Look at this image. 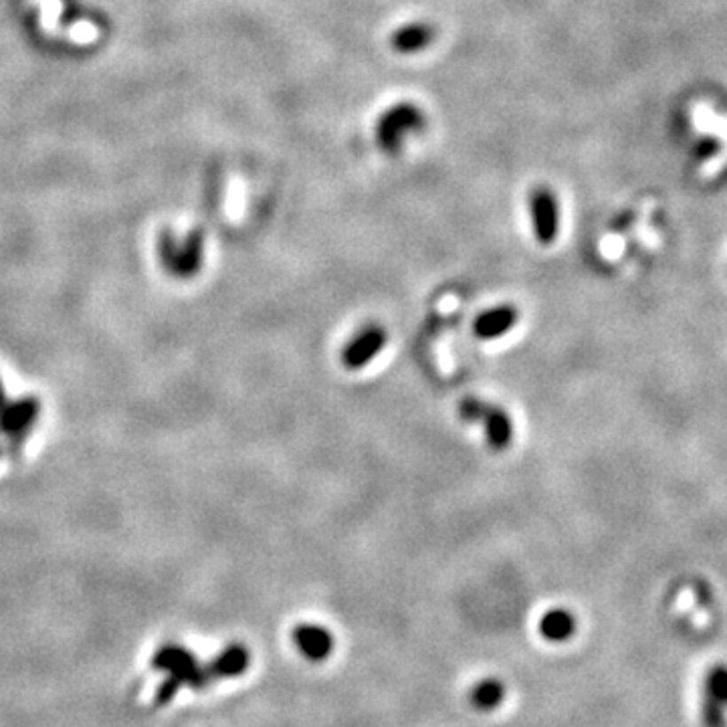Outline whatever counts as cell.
Wrapping results in <instances>:
<instances>
[{
    "mask_svg": "<svg viewBox=\"0 0 727 727\" xmlns=\"http://www.w3.org/2000/svg\"><path fill=\"white\" fill-rule=\"evenodd\" d=\"M503 697H505L503 683H499L497 679H485L473 689L471 699L475 703V707L494 709L503 701Z\"/></svg>",
    "mask_w": 727,
    "mask_h": 727,
    "instance_id": "obj_13",
    "label": "cell"
},
{
    "mask_svg": "<svg viewBox=\"0 0 727 727\" xmlns=\"http://www.w3.org/2000/svg\"><path fill=\"white\" fill-rule=\"evenodd\" d=\"M293 641H296L299 652L310 660H323L332 655L334 636L326 627L320 624L304 622L293 628Z\"/></svg>",
    "mask_w": 727,
    "mask_h": 727,
    "instance_id": "obj_6",
    "label": "cell"
},
{
    "mask_svg": "<svg viewBox=\"0 0 727 727\" xmlns=\"http://www.w3.org/2000/svg\"><path fill=\"white\" fill-rule=\"evenodd\" d=\"M386 329L382 326H366L364 329L352 337L348 342V346L342 352V364L346 366L348 370H360L364 366H368L374 358H376L382 348L386 346Z\"/></svg>",
    "mask_w": 727,
    "mask_h": 727,
    "instance_id": "obj_5",
    "label": "cell"
},
{
    "mask_svg": "<svg viewBox=\"0 0 727 727\" xmlns=\"http://www.w3.org/2000/svg\"><path fill=\"white\" fill-rule=\"evenodd\" d=\"M527 207H530L535 239L541 245H552L560 233V204H557L554 190L548 186H535L527 198Z\"/></svg>",
    "mask_w": 727,
    "mask_h": 727,
    "instance_id": "obj_4",
    "label": "cell"
},
{
    "mask_svg": "<svg viewBox=\"0 0 727 727\" xmlns=\"http://www.w3.org/2000/svg\"><path fill=\"white\" fill-rule=\"evenodd\" d=\"M424 114L410 101H400L388 107L376 122V142L382 152L399 154L404 139L424 128Z\"/></svg>",
    "mask_w": 727,
    "mask_h": 727,
    "instance_id": "obj_1",
    "label": "cell"
},
{
    "mask_svg": "<svg viewBox=\"0 0 727 727\" xmlns=\"http://www.w3.org/2000/svg\"><path fill=\"white\" fill-rule=\"evenodd\" d=\"M518 318L519 312L513 305L510 304L495 305L494 310H487L481 315H477V320L473 323V334L479 337V340H495V337L508 334L518 323Z\"/></svg>",
    "mask_w": 727,
    "mask_h": 727,
    "instance_id": "obj_7",
    "label": "cell"
},
{
    "mask_svg": "<svg viewBox=\"0 0 727 727\" xmlns=\"http://www.w3.org/2000/svg\"><path fill=\"white\" fill-rule=\"evenodd\" d=\"M36 402L35 400H23L19 404H12V407H4L3 413H0V418H3V429L14 432V435H19V432H25L28 427H31L35 416H36Z\"/></svg>",
    "mask_w": 727,
    "mask_h": 727,
    "instance_id": "obj_12",
    "label": "cell"
},
{
    "mask_svg": "<svg viewBox=\"0 0 727 727\" xmlns=\"http://www.w3.org/2000/svg\"><path fill=\"white\" fill-rule=\"evenodd\" d=\"M154 669L166 671L168 675H174L176 679H180L182 685L193 687V689H202L210 681L209 673L204 667L198 665L196 657L193 652H188L186 649L176 644H164L156 651V655L152 659Z\"/></svg>",
    "mask_w": 727,
    "mask_h": 727,
    "instance_id": "obj_3",
    "label": "cell"
},
{
    "mask_svg": "<svg viewBox=\"0 0 727 727\" xmlns=\"http://www.w3.org/2000/svg\"><path fill=\"white\" fill-rule=\"evenodd\" d=\"M487 404L489 402L475 399V396H467V399H462L459 404V415L462 421H467V423H479L485 415Z\"/></svg>",
    "mask_w": 727,
    "mask_h": 727,
    "instance_id": "obj_14",
    "label": "cell"
},
{
    "mask_svg": "<svg viewBox=\"0 0 727 727\" xmlns=\"http://www.w3.org/2000/svg\"><path fill=\"white\" fill-rule=\"evenodd\" d=\"M479 423L483 424L485 439H487V445L491 449L494 451L508 449L513 440V423L508 410L499 408L495 404L489 402Z\"/></svg>",
    "mask_w": 727,
    "mask_h": 727,
    "instance_id": "obj_8",
    "label": "cell"
},
{
    "mask_svg": "<svg viewBox=\"0 0 727 727\" xmlns=\"http://www.w3.org/2000/svg\"><path fill=\"white\" fill-rule=\"evenodd\" d=\"M699 719L703 727H727V663L709 665L703 675Z\"/></svg>",
    "mask_w": 727,
    "mask_h": 727,
    "instance_id": "obj_2",
    "label": "cell"
},
{
    "mask_svg": "<svg viewBox=\"0 0 727 727\" xmlns=\"http://www.w3.org/2000/svg\"><path fill=\"white\" fill-rule=\"evenodd\" d=\"M540 633L543 638L552 643H562L576 633V619L574 614L565 608H552L541 616L540 620Z\"/></svg>",
    "mask_w": 727,
    "mask_h": 727,
    "instance_id": "obj_11",
    "label": "cell"
},
{
    "mask_svg": "<svg viewBox=\"0 0 727 727\" xmlns=\"http://www.w3.org/2000/svg\"><path fill=\"white\" fill-rule=\"evenodd\" d=\"M251 655L242 644H231L220 652V655L210 660L207 673L210 679H233L249 669Z\"/></svg>",
    "mask_w": 727,
    "mask_h": 727,
    "instance_id": "obj_10",
    "label": "cell"
},
{
    "mask_svg": "<svg viewBox=\"0 0 727 727\" xmlns=\"http://www.w3.org/2000/svg\"><path fill=\"white\" fill-rule=\"evenodd\" d=\"M3 400H4V394H3V388H0V413H3V410H4Z\"/></svg>",
    "mask_w": 727,
    "mask_h": 727,
    "instance_id": "obj_16",
    "label": "cell"
},
{
    "mask_svg": "<svg viewBox=\"0 0 727 727\" xmlns=\"http://www.w3.org/2000/svg\"><path fill=\"white\" fill-rule=\"evenodd\" d=\"M435 41V28L429 23H408L391 35V47L400 55H415Z\"/></svg>",
    "mask_w": 727,
    "mask_h": 727,
    "instance_id": "obj_9",
    "label": "cell"
},
{
    "mask_svg": "<svg viewBox=\"0 0 727 727\" xmlns=\"http://www.w3.org/2000/svg\"><path fill=\"white\" fill-rule=\"evenodd\" d=\"M180 687H185V685H182L180 679H176L174 675H170V677L162 681L160 687H158V691H156V705L170 703V701L174 699V697H176V693L180 691Z\"/></svg>",
    "mask_w": 727,
    "mask_h": 727,
    "instance_id": "obj_15",
    "label": "cell"
}]
</instances>
